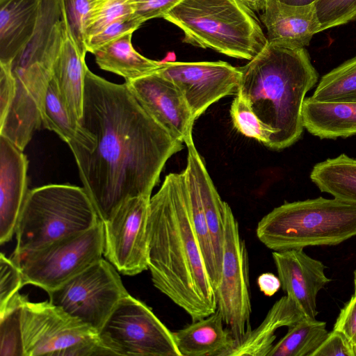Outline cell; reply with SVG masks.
<instances>
[{
  "label": "cell",
  "instance_id": "cell-25",
  "mask_svg": "<svg viewBox=\"0 0 356 356\" xmlns=\"http://www.w3.org/2000/svg\"><path fill=\"white\" fill-rule=\"evenodd\" d=\"M134 33H127L97 49L93 54L98 66L133 81L158 70L161 61L149 59L138 53L132 46Z\"/></svg>",
  "mask_w": 356,
  "mask_h": 356
},
{
  "label": "cell",
  "instance_id": "cell-16",
  "mask_svg": "<svg viewBox=\"0 0 356 356\" xmlns=\"http://www.w3.org/2000/svg\"><path fill=\"white\" fill-rule=\"evenodd\" d=\"M272 256L282 290L307 318L316 319L318 293L331 281L326 266L303 249L273 251Z\"/></svg>",
  "mask_w": 356,
  "mask_h": 356
},
{
  "label": "cell",
  "instance_id": "cell-11",
  "mask_svg": "<svg viewBox=\"0 0 356 356\" xmlns=\"http://www.w3.org/2000/svg\"><path fill=\"white\" fill-rule=\"evenodd\" d=\"M215 293L217 310L236 344L252 330V305L248 252L240 235L238 223L227 203L221 277Z\"/></svg>",
  "mask_w": 356,
  "mask_h": 356
},
{
  "label": "cell",
  "instance_id": "cell-38",
  "mask_svg": "<svg viewBox=\"0 0 356 356\" xmlns=\"http://www.w3.org/2000/svg\"><path fill=\"white\" fill-rule=\"evenodd\" d=\"M181 0H134V16L143 24L163 17Z\"/></svg>",
  "mask_w": 356,
  "mask_h": 356
},
{
  "label": "cell",
  "instance_id": "cell-33",
  "mask_svg": "<svg viewBox=\"0 0 356 356\" xmlns=\"http://www.w3.org/2000/svg\"><path fill=\"white\" fill-rule=\"evenodd\" d=\"M314 6L322 31L356 19V0H316Z\"/></svg>",
  "mask_w": 356,
  "mask_h": 356
},
{
  "label": "cell",
  "instance_id": "cell-18",
  "mask_svg": "<svg viewBox=\"0 0 356 356\" xmlns=\"http://www.w3.org/2000/svg\"><path fill=\"white\" fill-rule=\"evenodd\" d=\"M261 19L268 42L290 48H305L322 31L314 3L297 6L268 0Z\"/></svg>",
  "mask_w": 356,
  "mask_h": 356
},
{
  "label": "cell",
  "instance_id": "cell-15",
  "mask_svg": "<svg viewBox=\"0 0 356 356\" xmlns=\"http://www.w3.org/2000/svg\"><path fill=\"white\" fill-rule=\"evenodd\" d=\"M143 107L174 138L187 145L194 143L193 115L176 86L154 72L125 81Z\"/></svg>",
  "mask_w": 356,
  "mask_h": 356
},
{
  "label": "cell",
  "instance_id": "cell-28",
  "mask_svg": "<svg viewBox=\"0 0 356 356\" xmlns=\"http://www.w3.org/2000/svg\"><path fill=\"white\" fill-rule=\"evenodd\" d=\"M288 328L268 356H311L328 334L325 322L306 316Z\"/></svg>",
  "mask_w": 356,
  "mask_h": 356
},
{
  "label": "cell",
  "instance_id": "cell-13",
  "mask_svg": "<svg viewBox=\"0 0 356 356\" xmlns=\"http://www.w3.org/2000/svg\"><path fill=\"white\" fill-rule=\"evenodd\" d=\"M24 356H58L63 350L98 333L63 309L25 297L21 310Z\"/></svg>",
  "mask_w": 356,
  "mask_h": 356
},
{
  "label": "cell",
  "instance_id": "cell-45",
  "mask_svg": "<svg viewBox=\"0 0 356 356\" xmlns=\"http://www.w3.org/2000/svg\"><path fill=\"white\" fill-rule=\"evenodd\" d=\"M354 350H355V356H356V345L354 347Z\"/></svg>",
  "mask_w": 356,
  "mask_h": 356
},
{
  "label": "cell",
  "instance_id": "cell-2",
  "mask_svg": "<svg viewBox=\"0 0 356 356\" xmlns=\"http://www.w3.org/2000/svg\"><path fill=\"white\" fill-rule=\"evenodd\" d=\"M148 269L154 286L193 321L217 309L192 222L184 171L166 175L150 198Z\"/></svg>",
  "mask_w": 356,
  "mask_h": 356
},
{
  "label": "cell",
  "instance_id": "cell-32",
  "mask_svg": "<svg viewBox=\"0 0 356 356\" xmlns=\"http://www.w3.org/2000/svg\"><path fill=\"white\" fill-rule=\"evenodd\" d=\"M230 116L234 128L238 132L269 147L273 131L259 119L247 102L238 95L232 103Z\"/></svg>",
  "mask_w": 356,
  "mask_h": 356
},
{
  "label": "cell",
  "instance_id": "cell-9",
  "mask_svg": "<svg viewBox=\"0 0 356 356\" xmlns=\"http://www.w3.org/2000/svg\"><path fill=\"white\" fill-rule=\"evenodd\" d=\"M98 335L113 355L181 356L173 332L129 293L118 302Z\"/></svg>",
  "mask_w": 356,
  "mask_h": 356
},
{
  "label": "cell",
  "instance_id": "cell-26",
  "mask_svg": "<svg viewBox=\"0 0 356 356\" xmlns=\"http://www.w3.org/2000/svg\"><path fill=\"white\" fill-rule=\"evenodd\" d=\"M310 179L322 192L356 204V159L345 154L316 163Z\"/></svg>",
  "mask_w": 356,
  "mask_h": 356
},
{
  "label": "cell",
  "instance_id": "cell-6",
  "mask_svg": "<svg viewBox=\"0 0 356 356\" xmlns=\"http://www.w3.org/2000/svg\"><path fill=\"white\" fill-rule=\"evenodd\" d=\"M256 235L273 251L336 245L356 236V204L322 197L286 202L259 221Z\"/></svg>",
  "mask_w": 356,
  "mask_h": 356
},
{
  "label": "cell",
  "instance_id": "cell-39",
  "mask_svg": "<svg viewBox=\"0 0 356 356\" xmlns=\"http://www.w3.org/2000/svg\"><path fill=\"white\" fill-rule=\"evenodd\" d=\"M333 330L341 332L355 347L356 345V293L344 305Z\"/></svg>",
  "mask_w": 356,
  "mask_h": 356
},
{
  "label": "cell",
  "instance_id": "cell-43",
  "mask_svg": "<svg viewBox=\"0 0 356 356\" xmlns=\"http://www.w3.org/2000/svg\"><path fill=\"white\" fill-rule=\"evenodd\" d=\"M278 1L290 6H308L314 3L316 0H277Z\"/></svg>",
  "mask_w": 356,
  "mask_h": 356
},
{
  "label": "cell",
  "instance_id": "cell-40",
  "mask_svg": "<svg viewBox=\"0 0 356 356\" xmlns=\"http://www.w3.org/2000/svg\"><path fill=\"white\" fill-rule=\"evenodd\" d=\"M0 122H2L13 103L15 86L8 64L0 63Z\"/></svg>",
  "mask_w": 356,
  "mask_h": 356
},
{
  "label": "cell",
  "instance_id": "cell-10",
  "mask_svg": "<svg viewBox=\"0 0 356 356\" xmlns=\"http://www.w3.org/2000/svg\"><path fill=\"white\" fill-rule=\"evenodd\" d=\"M48 294L52 304L98 333L129 293L115 267L102 258Z\"/></svg>",
  "mask_w": 356,
  "mask_h": 356
},
{
  "label": "cell",
  "instance_id": "cell-27",
  "mask_svg": "<svg viewBox=\"0 0 356 356\" xmlns=\"http://www.w3.org/2000/svg\"><path fill=\"white\" fill-rule=\"evenodd\" d=\"M42 127L52 131L66 143L89 149L94 145L92 137L70 115L52 78L44 99Z\"/></svg>",
  "mask_w": 356,
  "mask_h": 356
},
{
  "label": "cell",
  "instance_id": "cell-3",
  "mask_svg": "<svg viewBox=\"0 0 356 356\" xmlns=\"http://www.w3.org/2000/svg\"><path fill=\"white\" fill-rule=\"evenodd\" d=\"M239 70L236 95L273 131L269 148L280 150L293 145L305 128L302 107L306 94L318 79L306 49L267 42Z\"/></svg>",
  "mask_w": 356,
  "mask_h": 356
},
{
  "label": "cell",
  "instance_id": "cell-35",
  "mask_svg": "<svg viewBox=\"0 0 356 356\" xmlns=\"http://www.w3.org/2000/svg\"><path fill=\"white\" fill-rule=\"evenodd\" d=\"M24 285L22 272L17 264L0 254V312L7 307L10 300Z\"/></svg>",
  "mask_w": 356,
  "mask_h": 356
},
{
  "label": "cell",
  "instance_id": "cell-20",
  "mask_svg": "<svg viewBox=\"0 0 356 356\" xmlns=\"http://www.w3.org/2000/svg\"><path fill=\"white\" fill-rule=\"evenodd\" d=\"M305 316L294 300L287 295L282 296L273 304L260 325L224 356H268L275 344L276 331L282 327H289Z\"/></svg>",
  "mask_w": 356,
  "mask_h": 356
},
{
  "label": "cell",
  "instance_id": "cell-42",
  "mask_svg": "<svg viewBox=\"0 0 356 356\" xmlns=\"http://www.w3.org/2000/svg\"><path fill=\"white\" fill-rule=\"evenodd\" d=\"M253 12H263L268 3V0H241Z\"/></svg>",
  "mask_w": 356,
  "mask_h": 356
},
{
  "label": "cell",
  "instance_id": "cell-34",
  "mask_svg": "<svg viewBox=\"0 0 356 356\" xmlns=\"http://www.w3.org/2000/svg\"><path fill=\"white\" fill-rule=\"evenodd\" d=\"M63 21L81 53H87L84 25L90 8L91 0H59Z\"/></svg>",
  "mask_w": 356,
  "mask_h": 356
},
{
  "label": "cell",
  "instance_id": "cell-22",
  "mask_svg": "<svg viewBox=\"0 0 356 356\" xmlns=\"http://www.w3.org/2000/svg\"><path fill=\"white\" fill-rule=\"evenodd\" d=\"M64 24V40L53 78L70 115L79 124L83 113L85 77L88 68L85 61L86 55L81 53L65 22Z\"/></svg>",
  "mask_w": 356,
  "mask_h": 356
},
{
  "label": "cell",
  "instance_id": "cell-19",
  "mask_svg": "<svg viewBox=\"0 0 356 356\" xmlns=\"http://www.w3.org/2000/svg\"><path fill=\"white\" fill-rule=\"evenodd\" d=\"M42 0H0V63H10L37 27Z\"/></svg>",
  "mask_w": 356,
  "mask_h": 356
},
{
  "label": "cell",
  "instance_id": "cell-12",
  "mask_svg": "<svg viewBox=\"0 0 356 356\" xmlns=\"http://www.w3.org/2000/svg\"><path fill=\"white\" fill-rule=\"evenodd\" d=\"M151 197L120 204L104 222V256L118 271L136 275L148 269L147 222Z\"/></svg>",
  "mask_w": 356,
  "mask_h": 356
},
{
  "label": "cell",
  "instance_id": "cell-37",
  "mask_svg": "<svg viewBox=\"0 0 356 356\" xmlns=\"http://www.w3.org/2000/svg\"><path fill=\"white\" fill-rule=\"evenodd\" d=\"M355 356L354 347L341 332L332 330L311 356Z\"/></svg>",
  "mask_w": 356,
  "mask_h": 356
},
{
  "label": "cell",
  "instance_id": "cell-7",
  "mask_svg": "<svg viewBox=\"0 0 356 356\" xmlns=\"http://www.w3.org/2000/svg\"><path fill=\"white\" fill-rule=\"evenodd\" d=\"M100 220L83 188L48 184L28 191L17 223L13 255L85 232Z\"/></svg>",
  "mask_w": 356,
  "mask_h": 356
},
{
  "label": "cell",
  "instance_id": "cell-29",
  "mask_svg": "<svg viewBox=\"0 0 356 356\" xmlns=\"http://www.w3.org/2000/svg\"><path fill=\"white\" fill-rule=\"evenodd\" d=\"M311 97L319 102H356V56L325 74Z\"/></svg>",
  "mask_w": 356,
  "mask_h": 356
},
{
  "label": "cell",
  "instance_id": "cell-44",
  "mask_svg": "<svg viewBox=\"0 0 356 356\" xmlns=\"http://www.w3.org/2000/svg\"><path fill=\"white\" fill-rule=\"evenodd\" d=\"M354 289H355V293H356V269L354 271Z\"/></svg>",
  "mask_w": 356,
  "mask_h": 356
},
{
  "label": "cell",
  "instance_id": "cell-31",
  "mask_svg": "<svg viewBox=\"0 0 356 356\" xmlns=\"http://www.w3.org/2000/svg\"><path fill=\"white\" fill-rule=\"evenodd\" d=\"M131 16H134V0H91L84 25L85 42L111 23Z\"/></svg>",
  "mask_w": 356,
  "mask_h": 356
},
{
  "label": "cell",
  "instance_id": "cell-23",
  "mask_svg": "<svg viewBox=\"0 0 356 356\" xmlns=\"http://www.w3.org/2000/svg\"><path fill=\"white\" fill-rule=\"evenodd\" d=\"M187 147L186 170L192 175L198 186L216 264L221 273L227 202L222 201L218 194L194 143L187 145Z\"/></svg>",
  "mask_w": 356,
  "mask_h": 356
},
{
  "label": "cell",
  "instance_id": "cell-17",
  "mask_svg": "<svg viewBox=\"0 0 356 356\" xmlns=\"http://www.w3.org/2000/svg\"><path fill=\"white\" fill-rule=\"evenodd\" d=\"M28 159L23 151L0 135V244L15 234L28 193Z\"/></svg>",
  "mask_w": 356,
  "mask_h": 356
},
{
  "label": "cell",
  "instance_id": "cell-30",
  "mask_svg": "<svg viewBox=\"0 0 356 356\" xmlns=\"http://www.w3.org/2000/svg\"><path fill=\"white\" fill-rule=\"evenodd\" d=\"M24 296L17 293L0 312V355L24 356L21 310Z\"/></svg>",
  "mask_w": 356,
  "mask_h": 356
},
{
  "label": "cell",
  "instance_id": "cell-8",
  "mask_svg": "<svg viewBox=\"0 0 356 356\" xmlns=\"http://www.w3.org/2000/svg\"><path fill=\"white\" fill-rule=\"evenodd\" d=\"M104 227L100 220L92 228L40 248L13 255L25 284L47 293L58 288L102 258Z\"/></svg>",
  "mask_w": 356,
  "mask_h": 356
},
{
  "label": "cell",
  "instance_id": "cell-21",
  "mask_svg": "<svg viewBox=\"0 0 356 356\" xmlns=\"http://www.w3.org/2000/svg\"><path fill=\"white\" fill-rule=\"evenodd\" d=\"M219 311L173 332L181 356H224L235 343Z\"/></svg>",
  "mask_w": 356,
  "mask_h": 356
},
{
  "label": "cell",
  "instance_id": "cell-4",
  "mask_svg": "<svg viewBox=\"0 0 356 356\" xmlns=\"http://www.w3.org/2000/svg\"><path fill=\"white\" fill-rule=\"evenodd\" d=\"M64 35L63 22L52 13H42L30 40L8 63L15 92L6 119L0 122V135L22 151L42 127L44 99Z\"/></svg>",
  "mask_w": 356,
  "mask_h": 356
},
{
  "label": "cell",
  "instance_id": "cell-41",
  "mask_svg": "<svg viewBox=\"0 0 356 356\" xmlns=\"http://www.w3.org/2000/svg\"><path fill=\"white\" fill-rule=\"evenodd\" d=\"M257 284L260 291L266 296H273L281 287L278 277L272 273H264L257 278Z\"/></svg>",
  "mask_w": 356,
  "mask_h": 356
},
{
  "label": "cell",
  "instance_id": "cell-14",
  "mask_svg": "<svg viewBox=\"0 0 356 356\" xmlns=\"http://www.w3.org/2000/svg\"><path fill=\"white\" fill-rule=\"evenodd\" d=\"M179 90L196 120L212 104L237 94L241 73L225 61L162 62L156 72Z\"/></svg>",
  "mask_w": 356,
  "mask_h": 356
},
{
  "label": "cell",
  "instance_id": "cell-24",
  "mask_svg": "<svg viewBox=\"0 0 356 356\" xmlns=\"http://www.w3.org/2000/svg\"><path fill=\"white\" fill-rule=\"evenodd\" d=\"M304 127L320 138H346L356 134V102H319L311 97L302 107Z\"/></svg>",
  "mask_w": 356,
  "mask_h": 356
},
{
  "label": "cell",
  "instance_id": "cell-1",
  "mask_svg": "<svg viewBox=\"0 0 356 356\" xmlns=\"http://www.w3.org/2000/svg\"><path fill=\"white\" fill-rule=\"evenodd\" d=\"M79 124L94 145L90 149L69 147L102 222L124 201L151 197L167 161L183 149V143L149 114L126 82H111L89 69Z\"/></svg>",
  "mask_w": 356,
  "mask_h": 356
},
{
  "label": "cell",
  "instance_id": "cell-5",
  "mask_svg": "<svg viewBox=\"0 0 356 356\" xmlns=\"http://www.w3.org/2000/svg\"><path fill=\"white\" fill-rule=\"evenodd\" d=\"M163 19L183 31L184 42L236 58L250 60L268 42L241 0H181Z\"/></svg>",
  "mask_w": 356,
  "mask_h": 356
},
{
  "label": "cell",
  "instance_id": "cell-36",
  "mask_svg": "<svg viewBox=\"0 0 356 356\" xmlns=\"http://www.w3.org/2000/svg\"><path fill=\"white\" fill-rule=\"evenodd\" d=\"M143 23L135 16L123 18L111 23L86 42L87 52L92 54L108 42L127 33H134Z\"/></svg>",
  "mask_w": 356,
  "mask_h": 356
}]
</instances>
